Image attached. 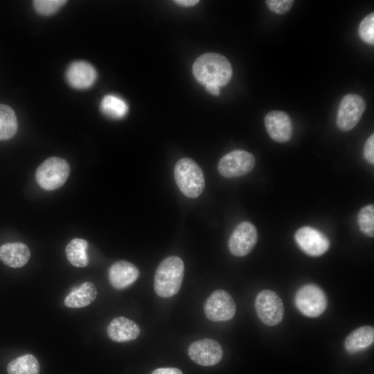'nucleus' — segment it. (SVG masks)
I'll use <instances>...</instances> for the list:
<instances>
[{"label":"nucleus","mask_w":374,"mask_h":374,"mask_svg":"<svg viewBox=\"0 0 374 374\" xmlns=\"http://www.w3.org/2000/svg\"><path fill=\"white\" fill-rule=\"evenodd\" d=\"M193 72L196 80L203 85L213 84L220 87L228 84L232 77V66L224 56L207 53L195 61Z\"/></svg>","instance_id":"nucleus-1"},{"label":"nucleus","mask_w":374,"mask_h":374,"mask_svg":"<svg viewBox=\"0 0 374 374\" xmlns=\"http://www.w3.org/2000/svg\"><path fill=\"white\" fill-rule=\"evenodd\" d=\"M184 274V264L178 256L164 258L158 265L154 278V290L162 298L175 295L180 290Z\"/></svg>","instance_id":"nucleus-2"},{"label":"nucleus","mask_w":374,"mask_h":374,"mask_svg":"<svg viewBox=\"0 0 374 374\" xmlns=\"http://www.w3.org/2000/svg\"><path fill=\"white\" fill-rule=\"evenodd\" d=\"M174 175L179 190L185 196L195 198L203 192L205 186L204 173L193 159H179L175 164Z\"/></svg>","instance_id":"nucleus-3"},{"label":"nucleus","mask_w":374,"mask_h":374,"mask_svg":"<svg viewBox=\"0 0 374 374\" xmlns=\"http://www.w3.org/2000/svg\"><path fill=\"white\" fill-rule=\"evenodd\" d=\"M69 173L70 166L64 159L52 157L37 167L35 179L42 188L53 190L64 185Z\"/></svg>","instance_id":"nucleus-4"},{"label":"nucleus","mask_w":374,"mask_h":374,"mask_svg":"<svg viewBox=\"0 0 374 374\" xmlns=\"http://www.w3.org/2000/svg\"><path fill=\"white\" fill-rule=\"evenodd\" d=\"M294 304L302 314L314 318L324 312L328 305V300L321 288L315 284L308 283L296 291Z\"/></svg>","instance_id":"nucleus-5"},{"label":"nucleus","mask_w":374,"mask_h":374,"mask_svg":"<svg viewBox=\"0 0 374 374\" xmlns=\"http://www.w3.org/2000/svg\"><path fill=\"white\" fill-rule=\"evenodd\" d=\"M255 308L260 320L267 326H276L283 319L282 300L274 291L263 290L260 292L255 300Z\"/></svg>","instance_id":"nucleus-6"},{"label":"nucleus","mask_w":374,"mask_h":374,"mask_svg":"<svg viewBox=\"0 0 374 374\" xmlns=\"http://www.w3.org/2000/svg\"><path fill=\"white\" fill-rule=\"evenodd\" d=\"M365 109L366 103L359 95L349 93L344 96L337 110V127L343 132L352 130L359 122Z\"/></svg>","instance_id":"nucleus-7"},{"label":"nucleus","mask_w":374,"mask_h":374,"mask_svg":"<svg viewBox=\"0 0 374 374\" xmlns=\"http://www.w3.org/2000/svg\"><path fill=\"white\" fill-rule=\"evenodd\" d=\"M255 166L252 154L242 150H235L220 159L217 170L226 178H235L248 174Z\"/></svg>","instance_id":"nucleus-8"},{"label":"nucleus","mask_w":374,"mask_h":374,"mask_svg":"<svg viewBox=\"0 0 374 374\" xmlns=\"http://www.w3.org/2000/svg\"><path fill=\"white\" fill-rule=\"evenodd\" d=\"M204 312L212 321H225L233 317L236 306L233 299L227 292L217 290L205 301Z\"/></svg>","instance_id":"nucleus-9"},{"label":"nucleus","mask_w":374,"mask_h":374,"mask_svg":"<svg viewBox=\"0 0 374 374\" xmlns=\"http://www.w3.org/2000/svg\"><path fill=\"white\" fill-rule=\"evenodd\" d=\"M294 239L299 248L310 256H320L325 253L330 247V240L320 231L305 226L299 229Z\"/></svg>","instance_id":"nucleus-10"},{"label":"nucleus","mask_w":374,"mask_h":374,"mask_svg":"<svg viewBox=\"0 0 374 374\" xmlns=\"http://www.w3.org/2000/svg\"><path fill=\"white\" fill-rule=\"evenodd\" d=\"M257 240L258 233L254 225L249 222H242L236 226L229 239V251L235 256H244L251 251Z\"/></svg>","instance_id":"nucleus-11"},{"label":"nucleus","mask_w":374,"mask_h":374,"mask_svg":"<svg viewBox=\"0 0 374 374\" xmlns=\"http://www.w3.org/2000/svg\"><path fill=\"white\" fill-rule=\"evenodd\" d=\"M189 357L196 364L209 366L219 363L223 356L220 344L211 339H202L193 342L188 348Z\"/></svg>","instance_id":"nucleus-12"},{"label":"nucleus","mask_w":374,"mask_h":374,"mask_svg":"<svg viewBox=\"0 0 374 374\" xmlns=\"http://www.w3.org/2000/svg\"><path fill=\"white\" fill-rule=\"evenodd\" d=\"M265 126L269 136L276 142H287L292 136V120L283 111L274 110L267 113L265 117Z\"/></svg>","instance_id":"nucleus-13"},{"label":"nucleus","mask_w":374,"mask_h":374,"mask_svg":"<svg viewBox=\"0 0 374 374\" xmlns=\"http://www.w3.org/2000/svg\"><path fill=\"white\" fill-rule=\"evenodd\" d=\"M66 78L72 87L85 89L93 84L97 78V72L90 63L78 60L68 66L66 71Z\"/></svg>","instance_id":"nucleus-14"},{"label":"nucleus","mask_w":374,"mask_h":374,"mask_svg":"<svg viewBox=\"0 0 374 374\" xmlns=\"http://www.w3.org/2000/svg\"><path fill=\"white\" fill-rule=\"evenodd\" d=\"M139 271L132 263L126 260H118L113 263L108 270L110 284L117 290L127 287L138 278Z\"/></svg>","instance_id":"nucleus-15"},{"label":"nucleus","mask_w":374,"mask_h":374,"mask_svg":"<svg viewBox=\"0 0 374 374\" xmlns=\"http://www.w3.org/2000/svg\"><path fill=\"white\" fill-rule=\"evenodd\" d=\"M107 332L111 340L125 342L136 339L140 334V328L133 321L124 317H118L110 321Z\"/></svg>","instance_id":"nucleus-16"},{"label":"nucleus","mask_w":374,"mask_h":374,"mask_svg":"<svg viewBox=\"0 0 374 374\" xmlns=\"http://www.w3.org/2000/svg\"><path fill=\"white\" fill-rule=\"evenodd\" d=\"M30 257L29 248L22 242H8L0 247V260L8 267H21L28 262Z\"/></svg>","instance_id":"nucleus-17"},{"label":"nucleus","mask_w":374,"mask_h":374,"mask_svg":"<svg viewBox=\"0 0 374 374\" xmlns=\"http://www.w3.org/2000/svg\"><path fill=\"white\" fill-rule=\"evenodd\" d=\"M374 341V328L364 326L350 333L344 341V347L350 353H355L366 349Z\"/></svg>","instance_id":"nucleus-18"},{"label":"nucleus","mask_w":374,"mask_h":374,"mask_svg":"<svg viewBox=\"0 0 374 374\" xmlns=\"http://www.w3.org/2000/svg\"><path fill=\"white\" fill-rule=\"evenodd\" d=\"M96 286L87 281L69 293L64 299V304L70 308L86 307L96 299Z\"/></svg>","instance_id":"nucleus-19"},{"label":"nucleus","mask_w":374,"mask_h":374,"mask_svg":"<svg viewBox=\"0 0 374 374\" xmlns=\"http://www.w3.org/2000/svg\"><path fill=\"white\" fill-rule=\"evenodd\" d=\"M88 242L82 238L73 239L66 245L65 253L69 262L77 267H83L88 265L87 249Z\"/></svg>","instance_id":"nucleus-20"},{"label":"nucleus","mask_w":374,"mask_h":374,"mask_svg":"<svg viewBox=\"0 0 374 374\" xmlns=\"http://www.w3.org/2000/svg\"><path fill=\"white\" fill-rule=\"evenodd\" d=\"M39 364L37 358L26 354L10 361L7 366L8 374H39Z\"/></svg>","instance_id":"nucleus-21"},{"label":"nucleus","mask_w":374,"mask_h":374,"mask_svg":"<svg viewBox=\"0 0 374 374\" xmlns=\"http://www.w3.org/2000/svg\"><path fill=\"white\" fill-rule=\"evenodd\" d=\"M18 123L14 110L8 105L0 104V140H8L17 132Z\"/></svg>","instance_id":"nucleus-22"},{"label":"nucleus","mask_w":374,"mask_h":374,"mask_svg":"<svg viewBox=\"0 0 374 374\" xmlns=\"http://www.w3.org/2000/svg\"><path fill=\"white\" fill-rule=\"evenodd\" d=\"M100 109L109 117L121 118L126 115L128 107L122 98L114 95H107L101 101Z\"/></svg>","instance_id":"nucleus-23"},{"label":"nucleus","mask_w":374,"mask_h":374,"mask_svg":"<svg viewBox=\"0 0 374 374\" xmlns=\"http://www.w3.org/2000/svg\"><path fill=\"white\" fill-rule=\"evenodd\" d=\"M357 222L361 231L370 238L374 236V206L362 207L357 214Z\"/></svg>","instance_id":"nucleus-24"},{"label":"nucleus","mask_w":374,"mask_h":374,"mask_svg":"<svg viewBox=\"0 0 374 374\" xmlns=\"http://www.w3.org/2000/svg\"><path fill=\"white\" fill-rule=\"evenodd\" d=\"M358 33L361 39L369 44H374V14L366 16L360 22Z\"/></svg>","instance_id":"nucleus-25"},{"label":"nucleus","mask_w":374,"mask_h":374,"mask_svg":"<svg viewBox=\"0 0 374 374\" xmlns=\"http://www.w3.org/2000/svg\"><path fill=\"white\" fill-rule=\"evenodd\" d=\"M66 2L63 0H35L33 4L37 13L47 16L55 13Z\"/></svg>","instance_id":"nucleus-26"},{"label":"nucleus","mask_w":374,"mask_h":374,"mask_svg":"<svg viewBox=\"0 0 374 374\" xmlns=\"http://www.w3.org/2000/svg\"><path fill=\"white\" fill-rule=\"evenodd\" d=\"M294 3L293 0H267L265 1L269 10L279 15L288 12Z\"/></svg>","instance_id":"nucleus-27"},{"label":"nucleus","mask_w":374,"mask_h":374,"mask_svg":"<svg viewBox=\"0 0 374 374\" xmlns=\"http://www.w3.org/2000/svg\"><path fill=\"white\" fill-rule=\"evenodd\" d=\"M364 157L365 159L371 164L374 163V135L371 134L366 141L364 147Z\"/></svg>","instance_id":"nucleus-28"},{"label":"nucleus","mask_w":374,"mask_h":374,"mask_svg":"<svg viewBox=\"0 0 374 374\" xmlns=\"http://www.w3.org/2000/svg\"><path fill=\"white\" fill-rule=\"evenodd\" d=\"M151 374H183L177 368L166 367L154 370Z\"/></svg>","instance_id":"nucleus-29"},{"label":"nucleus","mask_w":374,"mask_h":374,"mask_svg":"<svg viewBox=\"0 0 374 374\" xmlns=\"http://www.w3.org/2000/svg\"><path fill=\"white\" fill-rule=\"evenodd\" d=\"M177 4L186 6V7H190L196 5L197 3H199V1L197 0H177L174 1Z\"/></svg>","instance_id":"nucleus-30"},{"label":"nucleus","mask_w":374,"mask_h":374,"mask_svg":"<svg viewBox=\"0 0 374 374\" xmlns=\"http://www.w3.org/2000/svg\"><path fill=\"white\" fill-rule=\"evenodd\" d=\"M205 89L207 91L214 96H218L220 93V87L213 84L205 85Z\"/></svg>","instance_id":"nucleus-31"}]
</instances>
